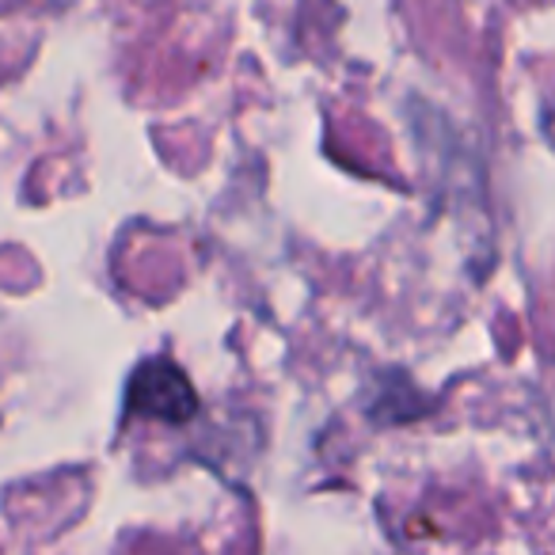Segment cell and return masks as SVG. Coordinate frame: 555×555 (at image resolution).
<instances>
[{
  "label": "cell",
  "instance_id": "1",
  "mask_svg": "<svg viewBox=\"0 0 555 555\" xmlns=\"http://www.w3.org/2000/svg\"><path fill=\"white\" fill-rule=\"evenodd\" d=\"M133 415L164 418V423H186L198 408L186 377L171 362H145L130 380V396H126Z\"/></svg>",
  "mask_w": 555,
  "mask_h": 555
}]
</instances>
